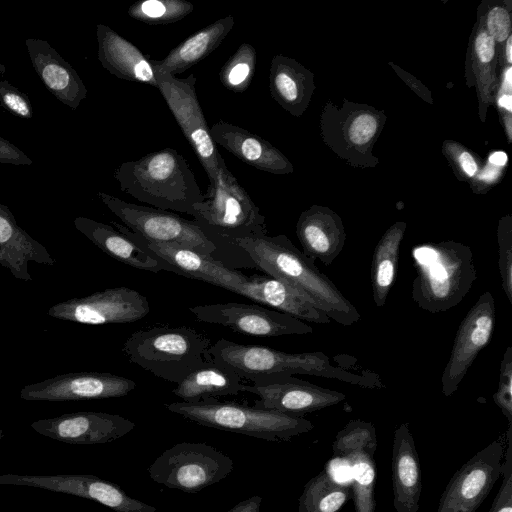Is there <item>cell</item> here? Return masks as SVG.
Segmentation results:
<instances>
[{
    "label": "cell",
    "instance_id": "23",
    "mask_svg": "<svg viewBox=\"0 0 512 512\" xmlns=\"http://www.w3.org/2000/svg\"><path fill=\"white\" fill-rule=\"evenodd\" d=\"M419 455L408 423L394 432L392 446V490L396 512H418L421 495Z\"/></svg>",
    "mask_w": 512,
    "mask_h": 512
},
{
    "label": "cell",
    "instance_id": "51",
    "mask_svg": "<svg viewBox=\"0 0 512 512\" xmlns=\"http://www.w3.org/2000/svg\"><path fill=\"white\" fill-rule=\"evenodd\" d=\"M2 436V430H0V437Z\"/></svg>",
    "mask_w": 512,
    "mask_h": 512
},
{
    "label": "cell",
    "instance_id": "30",
    "mask_svg": "<svg viewBox=\"0 0 512 512\" xmlns=\"http://www.w3.org/2000/svg\"><path fill=\"white\" fill-rule=\"evenodd\" d=\"M351 497L350 486L336 483L322 470L305 484L298 512H339Z\"/></svg>",
    "mask_w": 512,
    "mask_h": 512
},
{
    "label": "cell",
    "instance_id": "31",
    "mask_svg": "<svg viewBox=\"0 0 512 512\" xmlns=\"http://www.w3.org/2000/svg\"><path fill=\"white\" fill-rule=\"evenodd\" d=\"M298 69L293 62L281 55L274 56L269 73V90L272 98L290 111H295L301 98Z\"/></svg>",
    "mask_w": 512,
    "mask_h": 512
},
{
    "label": "cell",
    "instance_id": "13",
    "mask_svg": "<svg viewBox=\"0 0 512 512\" xmlns=\"http://www.w3.org/2000/svg\"><path fill=\"white\" fill-rule=\"evenodd\" d=\"M503 454L497 439L472 456L450 479L436 512H475L501 475Z\"/></svg>",
    "mask_w": 512,
    "mask_h": 512
},
{
    "label": "cell",
    "instance_id": "26",
    "mask_svg": "<svg viewBox=\"0 0 512 512\" xmlns=\"http://www.w3.org/2000/svg\"><path fill=\"white\" fill-rule=\"evenodd\" d=\"M235 24L232 15L225 16L192 34L161 60H152L158 71L177 75L184 73L220 46Z\"/></svg>",
    "mask_w": 512,
    "mask_h": 512
},
{
    "label": "cell",
    "instance_id": "20",
    "mask_svg": "<svg viewBox=\"0 0 512 512\" xmlns=\"http://www.w3.org/2000/svg\"><path fill=\"white\" fill-rule=\"evenodd\" d=\"M25 45L37 75L62 104L76 109L88 90L76 70L42 39L28 38Z\"/></svg>",
    "mask_w": 512,
    "mask_h": 512
},
{
    "label": "cell",
    "instance_id": "14",
    "mask_svg": "<svg viewBox=\"0 0 512 512\" xmlns=\"http://www.w3.org/2000/svg\"><path fill=\"white\" fill-rule=\"evenodd\" d=\"M496 322L495 300L485 291L461 321L441 376V392L451 396L458 388L474 360L492 337Z\"/></svg>",
    "mask_w": 512,
    "mask_h": 512
},
{
    "label": "cell",
    "instance_id": "49",
    "mask_svg": "<svg viewBox=\"0 0 512 512\" xmlns=\"http://www.w3.org/2000/svg\"><path fill=\"white\" fill-rule=\"evenodd\" d=\"M511 50H512V38L509 37L508 40H507V47H506V57H507V61L509 63L512 62V53H511Z\"/></svg>",
    "mask_w": 512,
    "mask_h": 512
},
{
    "label": "cell",
    "instance_id": "16",
    "mask_svg": "<svg viewBox=\"0 0 512 512\" xmlns=\"http://www.w3.org/2000/svg\"><path fill=\"white\" fill-rule=\"evenodd\" d=\"M135 387L134 380L109 372H71L25 385L20 398L51 402L118 398L126 396Z\"/></svg>",
    "mask_w": 512,
    "mask_h": 512
},
{
    "label": "cell",
    "instance_id": "45",
    "mask_svg": "<svg viewBox=\"0 0 512 512\" xmlns=\"http://www.w3.org/2000/svg\"><path fill=\"white\" fill-rule=\"evenodd\" d=\"M262 497L251 496L232 507L226 512H260Z\"/></svg>",
    "mask_w": 512,
    "mask_h": 512
},
{
    "label": "cell",
    "instance_id": "19",
    "mask_svg": "<svg viewBox=\"0 0 512 512\" xmlns=\"http://www.w3.org/2000/svg\"><path fill=\"white\" fill-rule=\"evenodd\" d=\"M111 225L87 217L74 219L75 228L113 259L136 269L172 271L170 265L151 252L140 238L124 225Z\"/></svg>",
    "mask_w": 512,
    "mask_h": 512
},
{
    "label": "cell",
    "instance_id": "1",
    "mask_svg": "<svg viewBox=\"0 0 512 512\" xmlns=\"http://www.w3.org/2000/svg\"><path fill=\"white\" fill-rule=\"evenodd\" d=\"M245 252L268 276L293 286L322 310L331 321L351 326L361 319L356 307L314 261L285 235L236 238L228 241Z\"/></svg>",
    "mask_w": 512,
    "mask_h": 512
},
{
    "label": "cell",
    "instance_id": "32",
    "mask_svg": "<svg viewBox=\"0 0 512 512\" xmlns=\"http://www.w3.org/2000/svg\"><path fill=\"white\" fill-rule=\"evenodd\" d=\"M352 464L351 492L355 512H375L376 465L373 457L356 452L347 457Z\"/></svg>",
    "mask_w": 512,
    "mask_h": 512
},
{
    "label": "cell",
    "instance_id": "44",
    "mask_svg": "<svg viewBox=\"0 0 512 512\" xmlns=\"http://www.w3.org/2000/svg\"><path fill=\"white\" fill-rule=\"evenodd\" d=\"M475 51L481 62H490L493 59L495 52L494 39L487 32L479 33L475 40Z\"/></svg>",
    "mask_w": 512,
    "mask_h": 512
},
{
    "label": "cell",
    "instance_id": "5",
    "mask_svg": "<svg viewBox=\"0 0 512 512\" xmlns=\"http://www.w3.org/2000/svg\"><path fill=\"white\" fill-rule=\"evenodd\" d=\"M210 339L188 326H153L134 332L123 345L128 360L178 384L206 361Z\"/></svg>",
    "mask_w": 512,
    "mask_h": 512
},
{
    "label": "cell",
    "instance_id": "18",
    "mask_svg": "<svg viewBox=\"0 0 512 512\" xmlns=\"http://www.w3.org/2000/svg\"><path fill=\"white\" fill-rule=\"evenodd\" d=\"M40 435L77 445L103 444L115 441L135 428L131 420L105 412L82 411L45 418L31 423Z\"/></svg>",
    "mask_w": 512,
    "mask_h": 512
},
{
    "label": "cell",
    "instance_id": "42",
    "mask_svg": "<svg viewBox=\"0 0 512 512\" xmlns=\"http://www.w3.org/2000/svg\"><path fill=\"white\" fill-rule=\"evenodd\" d=\"M325 472L338 484L350 486L352 481V464L347 458L334 457L327 462Z\"/></svg>",
    "mask_w": 512,
    "mask_h": 512
},
{
    "label": "cell",
    "instance_id": "15",
    "mask_svg": "<svg viewBox=\"0 0 512 512\" xmlns=\"http://www.w3.org/2000/svg\"><path fill=\"white\" fill-rule=\"evenodd\" d=\"M0 485L28 486L79 496L115 512H156L154 506L128 496L120 486L90 474H2Z\"/></svg>",
    "mask_w": 512,
    "mask_h": 512
},
{
    "label": "cell",
    "instance_id": "38",
    "mask_svg": "<svg viewBox=\"0 0 512 512\" xmlns=\"http://www.w3.org/2000/svg\"><path fill=\"white\" fill-rule=\"evenodd\" d=\"M508 447L502 463V482L489 512H512V426L507 432Z\"/></svg>",
    "mask_w": 512,
    "mask_h": 512
},
{
    "label": "cell",
    "instance_id": "41",
    "mask_svg": "<svg viewBox=\"0 0 512 512\" xmlns=\"http://www.w3.org/2000/svg\"><path fill=\"white\" fill-rule=\"evenodd\" d=\"M377 122L369 114L358 116L351 124L349 129V138L355 144H365L375 134Z\"/></svg>",
    "mask_w": 512,
    "mask_h": 512
},
{
    "label": "cell",
    "instance_id": "11",
    "mask_svg": "<svg viewBox=\"0 0 512 512\" xmlns=\"http://www.w3.org/2000/svg\"><path fill=\"white\" fill-rule=\"evenodd\" d=\"M149 312L150 304L144 295L120 286L58 302L48 309L47 314L63 321L104 325L135 322Z\"/></svg>",
    "mask_w": 512,
    "mask_h": 512
},
{
    "label": "cell",
    "instance_id": "3",
    "mask_svg": "<svg viewBox=\"0 0 512 512\" xmlns=\"http://www.w3.org/2000/svg\"><path fill=\"white\" fill-rule=\"evenodd\" d=\"M114 178L122 192L161 210L192 216L193 206L206 199L188 162L172 148L123 162Z\"/></svg>",
    "mask_w": 512,
    "mask_h": 512
},
{
    "label": "cell",
    "instance_id": "7",
    "mask_svg": "<svg viewBox=\"0 0 512 512\" xmlns=\"http://www.w3.org/2000/svg\"><path fill=\"white\" fill-rule=\"evenodd\" d=\"M98 197L133 233L146 240L179 245L215 258L226 241L206 230L196 220H187L173 212L137 205L104 192Z\"/></svg>",
    "mask_w": 512,
    "mask_h": 512
},
{
    "label": "cell",
    "instance_id": "27",
    "mask_svg": "<svg viewBox=\"0 0 512 512\" xmlns=\"http://www.w3.org/2000/svg\"><path fill=\"white\" fill-rule=\"evenodd\" d=\"M296 233L302 252L312 261L318 260L326 266L342 252L346 239L341 223L320 210L303 213Z\"/></svg>",
    "mask_w": 512,
    "mask_h": 512
},
{
    "label": "cell",
    "instance_id": "47",
    "mask_svg": "<svg viewBox=\"0 0 512 512\" xmlns=\"http://www.w3.org/2000/svg\"><path fill=\"white\" fill-rule=\"evenodd\" d=\"M490 163L496 166H504L507 163V155L505 152L497 151L490 155Z\"/></svg>",
    "mask_w": 512,
    "mask_h": 512
},
{
    "label": "cell",
    "instance_id": "36",
    "mask_svg": "<svg viewBox=\"0 0 512 512\" xmlns=\"http://www.w3.org/2000/svg\"><path fill=\"white\" fill-rule=\"evenodd\" d=\"M495 404L512 425V347L508 346L500 363L499 381L493 394Z\"/></svg>",
    "mask_w": 512,
    "mask_h": 512
},
{
    "label": "cell",
    "instance_id": "33",
    "mask_svg": "<svg viewBox=\"0 0 512 512\" xmlns=\"http://www.w3.org/2000/svg\"><path fill=\"white\" fill-rule=\"evenodd\" d=\"M194 10V5L185 0H144L129 6L128 15L148 25L176 23Z\"/></svg>",
    "mask_w": 512,
    "mask_h": 512
},
{
    "label": "cell",
    "instance_id": "10",
    "mask_svg": "<svg viewBox=\"0 0 512 512\" xmlns=\"http://www.w3.org/2000/svg\"><path fill=\"white\" fill-rule=\"evenodd\" d=\"M157 89L161 92L186 140L214 185L227 166L212 140L196 93V77L177 78L155 69Z\"/></svg>",
    "mask_w": 512,
    "mask_h": 512
},
{
    "label": "cell",
    "instance_id": "50",
    "mask_svg": "<svg viewBox=\"0 0 512 512\" xmlns=\"http://www.w3.org/2000/svg\"><path fill=\"white\" fill-rule=\"evenodd\" d=\"M511 80H512V70L511 68H508L505 74V82L507 83L508 87L511 86Z\"/></svg>",
    "mask_w": 512,
    "mask_h": 512
},
{
    "label": "cell",
    "instance_id": "40",
    "mask_svg": "<svg viewBox=\"0 0 512 512\" xmlns=\"http://www.w3.org/2000/svg\"><path fill=\"white\" fill-rule=\"evenodd\" d=\"M488 34L494 41H504L510 32V17L501 7L493 8L487 16Z\"/></svg>",
    "mask_w": 512,
    "mask_h": 512
},
{
    "label": "cell",
    "instance_id": "17",
    "mask_svg": "<svg viewBox=\"0 0 512 512\" xmlns=\"http://www.w3.org/2000/svg\"><path fill=\"white\" fill-rule=\"evenodd\" d=\"M242 391L255 394L254 407L302 417L339 404L346 395L294 376H284L262 384H243Z\"/></svg>",
    "mask_w": 512,
    "mask_h": 512
},
{
    "label": "cell",
    "instance_id": "46",
    "mask_svg": "<svg viewBox=\"0 0 512 512\" xmlns=\"http://www.w3.org/2000/svg\"><path fill=\"white\" fill-rule=\"evenodd\" d=\"M459 162L464 172L473 176L477 171V164L470 153L463 152L459 157Z\"/></svg>",
    "mask_w": 512,
    "mask_h": 512
},
{
    "label": "cell",
    "instance_id": "34",
    "mask_svg": "<svg viewBox=\"0 0 512 512\" xmlns=\"http://www.w3.org/2000/svg\"><path fill=\"white\" fill-rule=\"evenodd\" d=\"M377 449L375 426L360 419L350 420L336 435L332 444L334 457L347 458L356 452L374 457Z\"/></svg>",
    "mask_w": 512,
    "mask_h": 512
},
{
    "label": "cell",
    "instance_id": "4",
    "mask_svg": "<svg viewBox=\"0 0 512 512\" xmlns=\"http://www.w3.org/2000/svg\"><path fill=\"white\" fill-rule=\"evenodd\" d=\"M412 257L416 270L412 299L429 313L444 312L458 305L477 278L473 252L462 243L423 244L413 248Z\"/></svg>",
    "mask_w": 512,
    "mask_h": 512
},
{
    "label": "cell",
    "instance_id": "37",
    "mask_svg": "<svg viewBox=\"0 0 512 512\" xmlns=\"http://www.w3.org/2000/svg\"><path fill=\"white\" fill-rule=\"evenodd\" d=\"M510 225L502 224L498 230V267L502 288L512 304V233Z\"/></svg>",
    "mask_w": 512,
    "mask_h": 512
},
{
    "label": "cell",
    "instance_id": "12",
    "mask_svg": "<svg viewBox=\"0 0 512 512\" xmlns=\"http://www.w3.org/2000/svg\"><path fill=\"white\" fill-rule=\"evenodd\" d=\"M198 321L221 325L234 332L262 337L313 333L306 322L261 305L217 303L189 307Z\"/></svg>",
    "mask_w": 512,
    "mask_h": 512
},
{
    "label": "cell",
    "instance_id": "22",
    "mask_svg": "<svg viewBox=\"0 0 512 512\" xmlns=\"http://www.w3.org/2000/svg\"><path fill=\"white\" fill-rule=\"evenodd\" d=\"M98 60L112 75L157 87L151 59L138 47L104 24H97Z\"/></svg>",
    "mask_w": 512,
    "mask_h": 512
},
{
    "label": "cell",
    "instance_id": "6",
    "mask_svg": "<svg viewBox=\"0 0 512 512\" xmlns=\"http://www.w3.org/2000/svg\"><path fill=\"white\" fill-rule=\"evenodd\" d=\"M165 407L199 425L256 437L266 441H289L314 428L304 417L210 399L195 403L172 402Z\"/></svg>",
    "mask_w": 512,
    "mask_h": 512
},
{
    "label": "cell",
    "instance_id": "8",
    "mask_svg": "<svg viewBox=\"0 0 512 512\" xmlns=\"http://www.w3.org/2000/svg\"><path fill=\"white\" fill-rule=\"evenodd\" d=\"M206 199L193 206V218L206 230L228 241L267 234L265 217L226 166Z\"/></svg>",
    "mask_w": 512,
    "mask_h": 512
},
{
    "label": "cell",
    "instance_id": "2",
    "mask_svg": "<svg viewBox=\"0 0 512 512\" xmlns=\"http://www.w3.org/2000/svg\"><path fill=\"white\" fill-rule=\"evenodd\" d=\"M206 360L234 371L241 379L262 384L274 379L305 374L337 379L365 388H382L376 375L362 376L330 363L323 352L287 353L262 345L238 344L220 338L212 344Z\"/></svg>",
    "mask_w": 512,
    "mask_h": 512
},
{
    "label": "cell",
    "instance_id": "29",
    "mask_svg": "<svg viewBox=\"0 0 512 512\" xmlns=\"http://www.w3.org/2000/svg\"><path fill=\"white\" fill-rule=\"evenodd\" d=\"M404 232V223L394 224L384 233L374 249L371 262V284L373 301L378 308L385 305L395 282Z\"/></svg>",
    "mask_w": 512,
    "mask_h": 512
},
{
    "label": "cell",
    "instance_id": "48",
    "mask_svg": "<svg viewBox=\"0 0 512 512\" xmlns=\"http://www.w3.org/2000/svg\"><path fill=\"white\" fill-rule=\"evenodd\" d=\"M498 103H499V106L507 109L508 111L512 110V98L509 94L502 95L499 98Z\"/></svg>",
    "mask_w": 512,
    "mask_h": 512
},
{
    "label": "cell",
    "instance_id": "25",
    "mask_svg": "<svg viewBox=\"0 0 512 512\" xmlns=\"http://www.w3.org/2000/svg\"><path fill=\"white\" fill-rule=\"evenodd\" d=\"M246 297L304 322L322 325L331 322V319L305 294L288 283L268 275L249 276Z\"/></svg>",
    "mask_w": 512,
    "mask_h": 512
},
{
    "label": "cell",
    "instance_id": "28",
    "mask_svg": "<svg viewBox=\"0 0 512 512\" xmlns=\"http://www.w3.org/2000/svg\"><path fill=\"white\" fill-rule=\"evenodd\" d=\"M241 380L231 369L206 360L180 381L172 392L183 402L195 403L237 395L243 388Z\"/></svg>",
    "mask_w": 512,
    "mask_h": 512
},
{
    "label": "cell",
    "instance_id": "21",
    "mask_svg": "<svg viewBox=\"0 0 512 512\" xmlns=\"http://www.w3.org/2000/svg\"><path fill=\"white\" fill-rule=\"evenodd\" d=\"M212 140L242 162L261 171L287 173L291 165L283 154L262 137L222 119L210 128Z\"/></svg>",
    "mask_w": 512,
    "mask_h": 512
},
{
    "label": "cell",
    "instance_id": "9",
    "mask_svg": "<svg viewBox=\"0 0 512 512\" xmlns=\"http://www.w3.org/2000/svg\"><path fill=\"white\" fill-rule=\"evenodd\" d=\"M232 459L206 443L181 442L165 450L148 467L156 483L186 493H197L225 479Z\"/></svg>",
    "mask_w": 512,
    "mask_h": 512
},
{
    "label": "cell",
    "instance_id": "43",
    "mask_svg": "<svg viewBox=\"0 0 512 512\" xmlns=\"http://www.w3.org/2000/svg\"><path fill=\"white\" fill-rule=\"evenodd\" d=\"M0 163L31 165L32 160L16 145L0 136Z\"/></svg>",
    "mask_w": 512,
    "mask_h": 512
},
{
    "label": "cell",
    "instance_id": "35",
    "mask_svg": "<svg viewBox=\"0 0 512 512\" xmlns=\"http://www.w3.org/2000/svg\"><path fill=\"white\" fill-rule=\"evenodd\" d=\"M256 67V50L242 43L219 72L221 84L229 91L243 93L250 86Z\"/></svg>",
    "mask_w": 512,
    "mask_h": 512
},
{
    "label": "cell",
    "instance_id": "39",
    "mask_svg": "<svg viewBox=\"0 0 512 512\" xmlns=\"http://www.w3.org/2000/svg\"><path fill=\"white\" fill-rule=\"evenodd\" d=\"M0 104L16 117L29 120L33 116L27 95L6 80H0Z\"/></svg>",
    "mask_w": 512,
    "mask_h": 512
},
{
    "label": "cell",
    "instance_id": "24",
    "mask_svg": "<svg viewBox=\"0 0 512 512\" xmlns=\"http://www.w3.org/2000/svg\"><path fill=\"white\" fill-rule=\"evenodd\" d=\"M54 265L48 250L16 222L10 209L0 202V265L23 281H32L28 262Z\"/></svg>",
    "mask_w": 512,
    "mask_h": 512
}]
</instances>
